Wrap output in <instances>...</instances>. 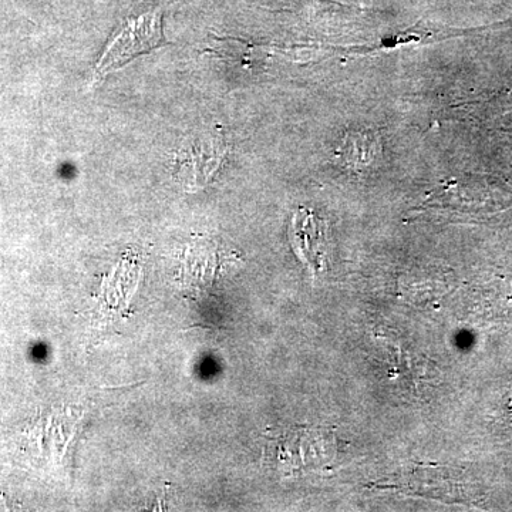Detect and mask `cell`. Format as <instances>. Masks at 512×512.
<instances>
[{
  "label": "cell",
  "mask_w": 512,
  "mask_h": 512,
  "mask_svg": "<svg viewBox=\"0 0 512 512\" xmlns=\"http://www.w3.org/2000/svg\"><path fill=\"white\" fill-rule=\"evenodd\" d=\"M163 45L161 13H153L128 19L113 36L94 69V80H101L114 70L126 66L134 57Z\"/></svg>",
  "instance_id": "cell-1"
},
{
  "label": "cell",
  "mask_w": 512,
  "mask_h": 512,
  "mask_svg": "<svg viewBox=\"0 0 512 512\" xmlns=\"http://www.w3.org/2000/svg\"><path fill=\"white\" fill-rule=\"evenodd\" d=\"M291 241L296 254L313 272L319 274L325 269L328 255L325 222L311 211L296 212L291 225Z\"/></svg>",
  "instance_id": "cell-2"
},
{
  "label": "cell",
  "mask_w": 512,
  "mask_h": 512,
  "mask_svg": "<svg viewBox=\"0 0 512 512\" xmlns=\"http://www.w3.org/2000/svg\"><path fill=\"white\" fill-rule=\"evenodd\" d=\"M510 409H511V417H512V400H511V404H510Z\"/></svg>",
  "instance_id": "cell-3"
}]
</instances>
